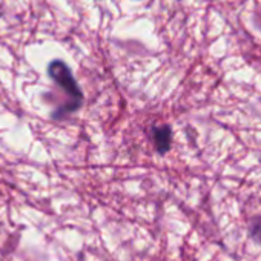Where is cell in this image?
I'll return each mask as SVG.
<instances>
[{
	"instance_id": "1",
	"label": "cell",
	"mask_w": 261,
	"mask_h": 261,
	"mask_svg": "<svg viewBox=\"0 0 261 261\" xmlns=\"http://www.w3.org/2000/svg\"><path fill=\"white\" fill-rule=\"evenodd\" d=\"M48 74L49 77L54 80V83L63 89L72 101H75L77 105H82L83 100V94L71 72V69L68 68V65L62 60H54L49 66H48Z\"/></svg>"
},
{
	"instance_id": "2",
	"label": "cell",
	"mask_w": 261,
	"mask_h": 261,
	"mask_svg": "<svg viewBox=\"0 0 261 261\" xmlns=\"http://www.w3.org/2000/svg\"><path fill=\"white\" fill-rule=\"evenodd\" d=\"M154 146L160 154H166L172 145V130L168 124L154 129Z\"/></svg>"
},
{
	"instance_id": "3",
	"label": "cell",
	"mask_w": 261,
	"mask_h": 261,
	"mask_svg": "<svg viewBox=\"0 0 261 261\" xmlns=\"http://www.w3.org/2000/svg\"><path fill=\"white\" fill-rule=\"evenodd\" d=\"M249 237L261 246V215H256L249 223Z\"/></svg>"
}]
</instances>
